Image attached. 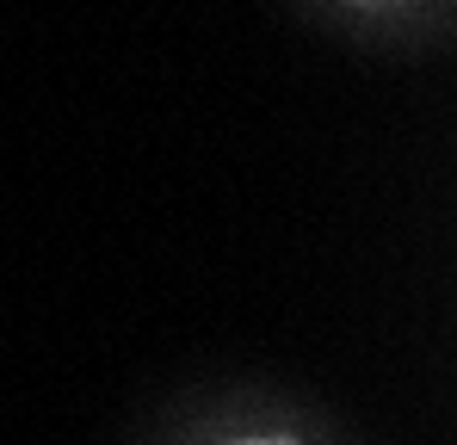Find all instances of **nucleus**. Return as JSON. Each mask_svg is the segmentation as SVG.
Segmentation results:
<instances>
[{"label":"nucleus","mask_w":457,"mask_h":445,"mask_svg":"<svg viewBox=\"0 0 457 445\" xmlns=\"http://www.w3.org/2000/svg\"><path fill=\"white\" fill-rule=\"evenodd\" d=\"M241 445H285V440H241Z\"/></svg>","instance_id":"1"}]
</instances>
